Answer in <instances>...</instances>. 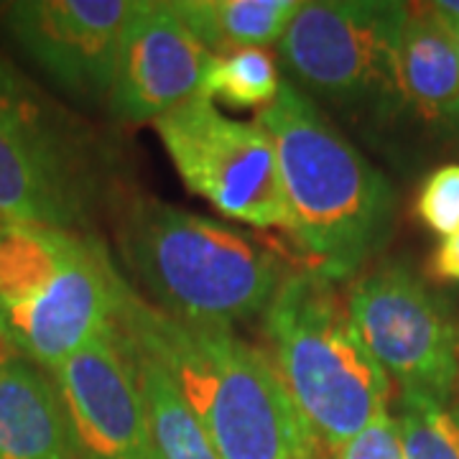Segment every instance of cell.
Returning <instances> with one entry per match:
<instances>
[{
  "label": "cell",
  "instance_id": "6da1fadb",
  "mask_svg": "<svg viewBox=\"0 0 459 459\" xmlns=\"http://www.w3.org/2000/svg\"><path fill=\"white\" fill-rule=\"evenodd\" d=\"M120 327L169 370L220 459H322L273 360L232 327L179 322L135 291Z\"/></svg>",
  "mask_w": 459,
  "mask_h": 459
},
{
  "label": "cell",
  "instance_id": "7a4b0ae2",
  "mask_svg": "<svg viewBox=\"0 0 459 459\" xmlns=\"http://www.w3.org/2000/svg\"><path fill=\"white\" fill-rule=\"evenodd\" d=\"M268 131L291 230L309 268L332 281L355 276L388 240L395 195L377 171L291 80L258 113Z\"/></svg>",
  "mask_w": 459,
  "mask_h": 459
},
{
  "label": "cell",
  "instance_id": "3957f363",
  "mask_svg": "<svg viewBox=\"0 0 459 459\" xmlns=\"http://www.w3.org/2000/svg\"><path fill=\"white\" fill-rule=\"evenodd\" d=\"M120 246L156 309L189 325L253 319L289 276L279 253L258 238L153 197L133 202Z\"/></svg>",
  "mask_w": 459,
  "mask_h": 459
},
{
  "label": "cell",
  "instance_id": "277c9868",
  "mask_svg": "<svg viewBox=\"0 0 459 459\" xmlns=\"http://www.w3.org/2000/svg\"><path fill=\"white\" fill-rule=\"evenodd\" d=\"M131 294L98 238L0 220V340L39 368L115 327Z\"/></svg>",
  "mask_w": 459,
  "mask_h": 459
},
{
  "label": "cell",
  "instance_id": "5b68a950",
  "mask_svg": "<svg viewBox=\"0 0 459 459\" xmlns=\"http://www.w3.org/2000/svg\"><path fill=\"white\" fill-rule=\"evenodd\" d=\"M263 327L271 360L322 449L337 452L388 409L391 377L362 342L337 281L309 265L289 273Z\"/></svg>",
  "mask_w": 459,
  "mask_h": 459
},
{
  "label": "cell",
  "instance_id": "8992f818",
  "mask_svg": "<svg viewBox=\"0 0 459 459\" xmlns=\"http://www.w3.org/2000/svg\"><path fill=\"white\" fill-rule=\"evenodd\" d=\"M406 3L316 0L304 3L281 36L279 59L309 98L347 110L395 113L403 105L401 39Z\"/></svg>",
  "mask_w": 459,
  "mask_h": 459
},
{
  "label": "cell",
  "instance_id": "52a82bcc",
  "mask_svg": "<svg viewBox=\"0 0 459 459\" xmlns=\"http://www.w3.org/2000/svg\"><path fill=\"white\" fill-rule=\"evenodd\" d=\"M184 186L250 228L291 230L276 146L263 123L195 98L153 123Z\"/></svg>",
  "mask_w": 459,
  "mask_h": 459
},
{
  "label": "cell",
  "instance_id": "ba28073f",
  "mask_svg": "<svg viewBox=\"0 0 459 459\" xmlns=\"http://www.w3.org/2000/svg\"><path fill=\"white\" fill-rule=\"evenodd\" d=\"M352 322L401 391L449 403L459 385V322L406 263L383 261L347 294Z\"/></svg>",
  "mask_w": 459,
  "mask_h": 459
},
{
  "label": "cell",
  "instance_id": "9c48e42d",
  "mask_svg": "<svg viewBox=\"0 0 459 459\" xmlns=\"http://www.w3.org/2000/svg\"><path fill=\"white\" fill-rule=\"evenodd\" d=\"M92 174L74 135L0 62V220L74 230Z\"/></svg>",
  "mask_w": 459,
  "mask_h": 459
},
{
  "label": "cell",
  "instance_id": "30bf717a",
  "mask_svg": "<svg viewBox=\"0 0 459 459\" xmlns=\"http://www.w3.org/2000/svg\"><path fill=\"white\" fill-rule=\"evenodd\" d=\"M138 0H21L5 29L33 65L66 95L108 100L126 26Z\"/></svg>",
  "mask_w": 459,
  "mask_h": 459
},
{
  "label": "cell",
  "instance_id": "8fae6325",
  "mask_svg": "<svg viewBox=\"0 0 459 459\" xmlns=\"http://www.w3.org/2000/svg\"><path fill=\"white\" fill-rule=\"evenodd\" d=\"M51 377L80 459H159L120 325L51 370Z\"/></svg>",
  "mask_w": 459,
  "mask_h": 459
},
{
  "label": "cell",
  "instance_id": "7c38bea8",
  "mask_svg": "<svg viewBox=\"0 0 459 459\" xmlns=\"http://www.w3.org/2000/svg\"><path fill=\"white\" fill-rule=\"evenodd\" d=\"M212 56L171 3L141 0L120 41L110 110L131 126L156 123L202 95Z\"/></svg>",
  "mask_w": 459,
  "mask_h": 459
},
{
  "label": "cell",
  "instance_id": "4fadbf2b",
  "mask_svg": "<svg viewBox=\"0 0 459 459\" xmlns=\"http://www.w3.org/2000/svg\"><path fill=\"white\" fill-rule=\"evenodd\" d=\"M0 459H80L51 373L0 340Z\"/></svg>",
  "mask_w": 459,
  "mask_h": 459
},
{
  "label": "cell",
  "instance_id": "5bb4252c",
  "mask_svg": "<svg viewBox=\"0 0 459 459\" xmlns=\"http://www.w3.org/2000/svg\"><path fill=\"white\" fill-rule=\"evenodd\" d=\"M403 105L427 126L459 131V51L449 21L429 5H409L401 39Z\"/></svg>",
  "mask_w": 459,
  "mask_h": 459
},
{
  "label": "cell",
  "instance_id": "9a60e30c",
  "mask_svg": "<svg viewBox=\"0 0 459 459\" xmlns=\"http://www.w3.org/2000/svg\"><path fill=\"white\" fill-rule=\"evenodd\" d=\"M301 0H177L171 8L214 56L279 44Z\"/></svg>",
  "mask_w": 459,
  "mask_h": 459
},
{
  "label": "cell",
  "instance_id": "2e32d148",
  "mask_svg": "<svg viewBox=\"0 0 459 459\" xmlns=\"http://www.w3.org/2000/svg\"><path fill=\"white\" fill-rule=\"evenodd\" d=\"M123 337L131 350L135 377L141 385V395L146 401L148 424H151L159 459H220L207 431L199 424L195 411L189 409V403L184 401V395L177 388L174 377L169 376V370L148 352L146 347L133 342L126 332H123Z\"/></svg>",
  "mask_w": 459,
  "mask_h": 459
},
{
  "label": "cell",
  "instance_id": "e0dca14e",
  "mask_svg": "<svg viewBox=\"0 0 459 459\" xmlns=\"http://www.w3.org/2000/svg\"><path fill=\"white\" fill-rule=\"evenodd\" d=\"M281 90L279 69L268 51L240 49L212 56L202 84L204 100H222L232 108L265 110Z\"/></svg>",
  "mask_w": 459,
  "mask_h": 459
},
{
  "label": "cell",
  "instance_id": "ac0fdd59",
  "mask_svg": "<svg viewBox=\"0 0 459 459\" xmlns=\"http://www.w3.org/2000/svg\"><path fill=\"white\" fill-rule=\"evenodd\" d=\"M406 459H459V409L416 391H401Z\"/></svg>",
  "mask_w": 459,
  "mask_h": 459
},
{
  "label": "cell",
  "instance_id": "d6986e66",
  "mask_svg": "<svg viewBox=\"0 0 459 459\" xmlns=\"http://www.w3.org/2000/svg\"><path fill=\"white\" fill-rule=\"evenodd\" d=\"M416 217L437 238L459 232V164L434 169L416 195Z\"/></svg>",
  "mask_w": 459,
  "mask_h": 459
},
{
  "label": "cell",
  "instance_id": "ffe728a7",
  "mask_svg": "<svg viewBox=\"0 0 459 459\" xmlns=\"http://www.w3.org/2000/svg\"><path fill=\"white\" fill-rule=\"evenodd\" d=\"M332 455L334 459H406L398 416H394L388 409L377 413L360 434H355Z\"/></svg>",
  "mask_w": 459,
  "mask_h": 459
},
{
  "label": "cell",
  "instance_id": "44dd1931",
  "mask_svg": "<svg viewBox=\"0 0 459 459\" xmlns=\"http://www.w3.org/2000/svg\"><path fill=\"white\" fill-rule=\"evenodd\" d=\"M429 273L437 281H455L459 283V232L444 238L429 261Z\"/></svg>",
  "mask_w": 459,
  "mask_h": 459
},
{
  "label": "cell",
  "instance_id": "7402d4cb",
  "mask_svg": "<svg viewBox=\"0 0 459 459\" xmlns=\"http://www.w3.org/2000/svg\"><path fill=\"white\" fill-rule=\"evenodd\" d=\"M434 8L446 18H457L459 21V0H442V3H434Z\"/></svg>",
  "mask_w": 459,
  "mask_h": 459
},
{
  "label": "cell",
  "instance_id": "603a6c76",
  "mask_svg": "<svg viewBox=\"0 0 459 459\" xmlns=\"http://www.w3.org/2000/svg\"><path fill=\"white\" fill-rule=\"evenodd\" d=\"M444 16V13H442ZM446 18V16H444ZM449 21V29H452V33H455V41H457V51H459V21L457 18H446Z\"/></svg>",
  "mask_w": 459,
  "mask_h": 459
}]
</instances>
